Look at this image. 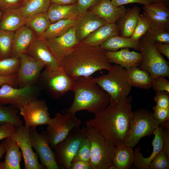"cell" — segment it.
Instances as JSON below:
<instances>
[{"label":"cell","mask_w":169,"mask_h":169,"mask_svg":"<svg viewBox=\"0 0 169 169\" xmlns=\"http://www.w3.org/2000/svg\"><path fill=\"white\" fill-rule=\"evenodd\" d=\"M19 58L10 57L0 60V76L17 74L20 65Z\"/></svg>","instance_id":"36"},{"label":"cell","mask_w":169,"mask_h":169,"mask_svg":"<svg viewBox=\"0 0 169 169\" xmlns=\"http://www.w3.org/2000/svg\"><path fill=\"white\" fill-rule=\"evenodd\" d=\"M151 87L156 93L161 91L169 92V81L165 77L159 76L152 80Z\"/></svg>","instance_id":"43"},{"label":"cell","mask_w":169,"mask_h":169,"mask_svg":"<svg viewBox=\"0 0 169 169\" xmlns=\"http://www.w3.org/2000/svg\"><path fill=\"white\" fill-rule=\"evenodd\" d=\"M78 16L65 20H62L51 23L45 33L39 37L46 40L59 37L66 33L75 24Z\"/></svg>","instance_id":"31"},{"label":"cell","mask_w":169,"mask_h":169,"mask_svg":"<svg viewBox=\"0 0 169 169\" xmlns=\"http://www.w3.org/2000/svg\"><path fill=\"white\" fill-rule=\"evenodd\" d=\"M100 0H77L78 10L81 14L97 4Z\"/></svg>","instance_id":"47"},{"label":"cell","mask_w":169,"mask_h":169,"mask_svg":"<svg viewBox=\"0 0 169 169\" xmlns=\"http://www.w3.org/2000/svg\"><path fill=\"white\" fill-rule=\"evenodd\" d=\"M27 19L17 7L3 11L0 29L15 32L25 25Z\"/></svg>","instance_id":"23"},{"label":"cell","mask_w":169,"mask_h":169,"mask_svg":"<svg viewBox=\"0 0 169 169\" xmlns=\"http://www.w3.org/2000/svg\"><path fill=\"white\" fill-rule=\"evenodd\" d=\"M51 3L59 5H69L77 3V0H50Z\"/></svg>","instance_id":"54"},{"label":"cell","mask_w":169,"mask_h":169,"mask_svg":"<svg viewBox=\"0 0 169 169\" xmlns=\"http://www.w3.org/2000/svg\"><path fill=\"white\" fill-rule=\"evenodd\" d=\"M45 64V68L56 69L62 67L60 62L53 53L45 40L36 38L25 53Z\"/></svg>","instance_id":"17"},{"label":"cell","mask_w":169,"mask_h":169,"mask_svg":"<svg viewBox=\"0 0 169 169\" xmlns=\"http://www.w3.org/2000/svg\"><path fill=\"white\" fill-rule=\"evenodd\" d=\"M51 3L50 0H27L17 8L28 18L38 13H46Z\"/></svg>","instance_id":"32"},{"label":"cell","mask_w":169,"mask_h":169,"mask_svg":"<svg viewBox=\"0 0 169 169\" xmlns=\"http://www.w3.org/2000/svg\"><path fill=\"white\" fill-rule=\"evenodd\" d=\"M161 1L162 3L169 8V0H161Z\"/></svg>","instance_id":"56"},{"label":"cell","mask_w":169,"mask_h":169,"mask_svg":"<svg viewBox=\"0 0 169 169\" xmlns=\"http://www.w3.org/2000/svg\"><path fill=\"white\" fill-rule=\"evenodd\" d=\"M36 37L33 31L26 25L15 31L11 57L19 58L25 54Z\"/></svg>","instance_id":"22"},{"label":"cell","mask_w":169,"mask_h":169,"mask_svg":"<svg viewBox=\"0 0 169 169\" xmlns=\"http://www.w3.org/2000/svg\"><path fill=\"white\" fill-rule=\"evenodd\" d=\"M139 51L142 56L139 68L147 72L152 80L159 76L168 77V62L158 52L155 43L144 36L139 41Z\"/></svg>","instance_id":"7"},{"label":"cell","mask_w":169,"mask_h":169,"mask_svg":"<svg viewBox=\"0 0 169 169\" xmlns=\"http://www.w3.org/2000/svg\"><path fill=\"white\" fill-rule=\"evenodd\" d=\"M0 88V105L10 104L17 109L38 99L40 90L38 85L23 88L5 84Z\"/></svg>","instance_id":"11"},{"label":"cell","mask_w":169,"mask_h":169,"mask_svg":"<svg viewBox=\"0 0 169 169\" xmlns=\"http://www.w3.org/2000/svg\"><path fill=\"white\" fill-rule=\"evenodd\" d=\"M16 129L17 128L11 123H0V140L11 137Z\"/></svg>","instance_id":"46"},{"label":"cell","mask_w":169,"mask_h":169,"mask_svg":"<svg viewBox=\"0 0 169 169\" xmlns=\"http://www.w3.org/2000/svg\"><path fill=\"white\" fill-rule=\"evenodd\" d=\"M46 13L50 23L74 18L80 14L78 10L77 3L59 5L51 3Z\"/></svg>","instance_id":"26"},{"label":"cell","mask_w":169,"mask_h":169,"mask_svg":"<svg viewBox=\"0 0 169 169\" xmlns=\"http://www.w3.org/2000/svg\"><path fill=\"white\" fill-rule=\"evenodd\" d=\"M2 14V11L1 10H0V21H1V19Z\"/></svg>","instance_id":"59"},{"label":"cell","mask_w":169,"mask_h":169,"mask_svg":"<svg viewBox=\"0 0 169 169\" xmlns=\"http://www.w3.org/2000/svg\"><path fill=\"white\" fill-rule=\"evenodd\" d=\"M28 131L29 128L23 125L17 128L11 136L18 144L21 150L24 169H46L39 163L38 155L33 151L29 139Z\"/></svg>","instance_id":"15"},{"label":"cell","mask_w":169,"mask_h":169,"mask_svg":"<svg viewBox=\"0 0 169 169\" xmlns=\"http://www.w3.org/2000/svg\"><path fill=\"white\" fill-rule=\"evenodd\" d=\"M100 46H92L81 42L60 62L61 66L74 78L90 76L102 69L108 70L111 65Z\"/></svg>","instance_id":"2"},{"label":"cell","mask_w":169,"mask_h":169,"mask_svg":"<svg viewBox=\"0 0 169 169\" xmlns=\"http://www.w3.org/2000/svg\"><path fill=\"white\" fill-rule=\"evenodd\" d=\"M17 74L8 76H0V86L7 84L14 87H17Z\"/></svg>","instance_id":"50"},{"label":"cell","mask_w":169,"mask_h":169,"mask_svg":"<svg viewBox=\"0 0 169 169\" xmlns=\"http://www.w3.org/2000/svg\"><path fill=\"white\" fill-rule=\"evenodd\" d=\"M81 120L75 113L55 114L45 131L49 143L52 149L64 140L74 127L80 126Z\"/></svg>","instance_id":"9"},{"label":"cell","mask_w":169,"mask_h":169,"mask_svg":"<svg viewBox=\"0 0 169 169\" xmlns=\"http://www.w3.org/2000/svg\"><path fill=\"white\" fill-rule=\"evenodd\" d=\"M143 14L149 23L150 28L149 30H155L169 28V18L145 10H143Z\"/></svg>","instance_id":"37"},{"label":"cell","mask_w":169,"mask_h":169,"mask_svg":"<svg viewBox=\"0 0 169 169\" xmlns=\"http://www.w3.org/2000/svg\"><path fill=\"white\" fill-rule=\"evenodd\" d=\"M155 46L158 52L161 54L165 56L169 59V43H154Z\"/></svg>","instance_id":"53"},{"label":"cell","mask_w":169,"mask_h":169,"mask_svg":"<svg viewBox=\"0 0 169 169\" xmlns=\"http://www.w3.org/2000/svg\"><path fill=\"white\" fill-rule=\"evenodd\" d=\"M45 40L60 63L80 43L76 36L75 25L63 34L55 38Z\"/></svg>","instance_id":"16"},{"label":"cell","mask_w":169,"mask_h":169,"mask_svg":"<svg viewBox=\"0 0 169 169\" xmlns=\"http://www.w3.org/2000/svg\"><path fill=\"white\" fill-rule=\"evenodd\" d=\"M106 23L105 20L88 10L80 14L75 24L78 39L82 42L90 33Z\"/></svg>","instance_id":"18"},{"label":"cell","mask_w":169,"mask_h":169,"mask_svg":"<svg viewBox=\"0 0 169 169\" xmlns=\"http://www.w3.org/2000/svg\"><path fill=\"white\" fill-rule=\"evenodd\" d=\"M105 74L94 78L93 80L110 96V104L127 98L131 86L128 82L125 68L115 64L111 65Z\"/></svg>","instance_id":"4"},{"label":"cell","mask_w":169,"mask_h":169,"mask_svg":"<svg viewBox=\"0 0 169 169\" xmlns=\"http://www.w3.org/2000/svg\"><path fill=\"white\" fill-rule=\"evenodd\" d=\"M162 137L163 145V149L169 157V129L163 127Z\"/></svg>","instance_id":"51"},{"label":"cell","mask_w":169,"mask_h":169,"mask_svg":"<svg viewBox=\"0 0 169 169\" xmlns=\"http://www.w3.org/2000/svg\"><path fill=\"white\" fill-rule=\"evenodd\" d=\"M119 31L115 23H107L90 33L82 42L90 46H100L111 37L118 35Z\"/></svg>","instance_id":"24"},{"label":"cell","mask_w":169,"mask_h":169,"mask_svg":"<svg viewBox=\"0 0 169 169\" xmlns=\"http://www.w3.org/2000/svg\"><path fill=\"white\" fill-rule=\"evenodd\" d=\"M107 169H117L116 166L113 164L109 166Z\"/></svg>","instance_id":"57"},{"label":"cell","mask_w":169,"mask_h":169,"mask_svg":"<svg viewBox=\"0 0 169 169\" xmlns=\"http://www.w3.org/2000/svg\"><path fill=\"white\" fill-rule=\"evenodd\" d=\"M132 99L110 104L85 123L100 132L116 146L124 144L129 130L134 112L131 108Z\"/></svg>","instance_id":"1"},{"label":"cell","mask_w":169,"mask_h":169,"mask_svg":"<svg viewBox=\"0 0 169 169\" xmlns=\"http://www.w3.org/2000/svg\"><path fill=\"white\" fill-rule=\"evenodd\" d=\"M72 90L74 98L71 106L63 110V114L76 113L86 110L95 115L100 112L110 103L109 95L90 76L75 78Z\"/></svg>","instance_id":"3"},{"label":"cell","mask_w":169,"mask_h":169,"mask_svg":"<svg viewBox=\"0 0 169 169\" xmlns=\"http://www.w3.org/2000/svg\"><path fill=\"white\" fill-rule=\"evenodd\" d=\"M14 32L0 29V60L11 57Z\"/></svg>","instance_id":"35"},{"label":"cell","mask_w":169,"mask_h":169,"mask_svg":"<svg viewBox=\"0 0 169 169\" xmlns=\"http://www.w3.org/2000/svg\"><path fill=\"white\" fill-rule=\"evenodd\" d=\"M169 157L162 149L150 164L149 169H169Z\"/></svg>","instance_id":"42"},{"label":"cell","mask_w":169,"mask_h":169,"mask_svg":"<svg viewBox=\"0 0 169 169\" xmlns=\"http://www.w3.org/2000/svg\"><path fill=\"white\" fill-rule=\"evenodd\" d=\"M27 0H23V3L25 2Z\"/></svg>","instance_id":"60"},{"label":"cell","mask_w":169,"mask_h":169,"mask_svg":"<svg viewBox=\"0 0 169 169\" xmlns=\"http://www.w3.org/2000/svg\"><path fill=\"white\" fill-rule=\"evenodd\" d=\"M50 23L46 13H40L27 18L25 25L31 28L37 37L41 36L46 32Z\"/></svg>","instance_id":"33"},{"label":"cell","mask_w":169,"mask_h":169,"mask_svg":"<svg viewBox=\"0 0 169 169\" xmlns=\"http://www.w3.org/2000/svg\"><path fill=\"white\" fill-rule=\"evenodd\" d=\"M100 46L107 51H115L120 49L130 48L139 51V41L134 42L130 37L119 36L118 35L111 37Z\"/></svg>","instance_id":"30"},{"label":"cell","mask_w":169,"mask_h":169,"mask_svg":"<svg viewBox=\"0 0 169 169\" xmlns=\"http://www.w3.org/2000/svg\"><path fill=\"white\" fill-rule=\"evenodd\" d=\"M90 144L88 138L86 137L80 143L72 161H82L90 163Z\"/></svg>","instance_id":"40"},{"label":"cell","mask_w":169,"mask_h":169,"mask_svg":"<svg viewBox=\"0 0 169 169\" xmlns=\"http://www.w3.org/2000/svg\"><path fill=\"white\" fill-rule=\"evenodd\" d=\"M105 54L111 63H114L125 69L138 67L142 61L141 53L130 51L123 48L115 51H105Z\"/></svg>","instance_id":"21"},{"label":"cell","mask_w":169,"mask_h":169,"mask_svg":"<svg viewBox=\"0 0 169 169\" xmlns=\"http://www.w3.org/2000/svg\"><path fill=\"white\" fill-rule=\"evenodd\" d=\"M75 79L67 74L62 67L56 69L45 68L41 73L38 85L49 96L58 99L72 90Z\"/></svg>","instance_id":"6"},{"label":"cell","mask_w":169,"mask_h":169,"mask_svg":"<svg viewBox=\"0 0 169 169\" xmlns=\"http://www.w3.org/2000/svg\"><path fill=\"white\" fill-rule=\"evenodd\" d=\"M163 127L159 126L153 131L152 134L154 138L152 144L153 150L151 155L147 157H145L141 151V147H136L134 151V164L138 169H149L150 164L156 156L163 149L162 137Z\"/></svg>","instance_id":"20"},{"label":"cell","mask_w":169,"mask_h":169,"mask_svg":"<svg viewBox=\"0 0 169 169\" xmlns=\"http://www.w3.org/2000/svg\"><path fill=\"white\" fill-rule=\"evenodd\" d=\"M149 23L143 14H140L133 34L130 38L134 42H138L149 30Z\"/></svg>","instance_id":"38"},{"label":"cell","mask_w":169,"mask_h":169,"mask_svg":"<svg viewBox=\"0 0 169 169\" xmlns=\"http://www.w3.org/2000/svg\"><path fill=\"white\" fill-rule=\"evenodd\" d=\"M6 150V144L5 140L0 144V160L3 154L5 153ZM0 169H2L0 163Z\"/></svg>","instance_id":"55"},{"label":"cell","mask_w":169,"mask_h":169,"mask_svg":"<svg viewBox=\"0 0 169 169\" xmlns=\"http://www.w3.org/2000/svg\"><path fill=\"white\" fill-rule=\"evenodd\" d=\"M143 10L147 11L159 16L169 18V8L162 2H152L144 5Z\"/></svg>","instance_id":"41"},{"label":"cell","mask_w":169,"mask_h":169,"mask_svg":"<svg viewBox=\"0 0 169 169\" xmlns=\"http://www.w3.org/2000/svg\"><path fill=\"white\" fill-rule=\"evenodd\" d=\"M141 9L139 7L135 6L126 11L124 15L119 20L117 26L121 36L131 37L136 25Z\"/></svg>","instance_id":"28"},{"label":"cell","mask_w":169,"mask_h":169,"mask_svg":"<svg viewBox=\"0 0 169 169\" xmlns=\"http://www.w3.org/2000/svg\"><path fill=\"white\" fill-rule=\"evenodd\" d=\"M28 135L31 145L39 156L40 163L47 169H59L45 131L39 133L36 128L30 127L29 128Z\"/></svg>","instance_id":"12"},{"label":"cell","mask_w":169,"mask_h":169,"mask_svg":"<svg viewBox=\"0 0 169 169\" xmlns=\"http://www.w3.org/2000/svg\"><path fill=\"white\" fill-rule=\"evenodd\" d=\"M112 3L117 6L132 3H138L144 5H148L151 2L150 0H111Z\"/></svg>","instance_id":"49"},{"label":"cell","mask_w":169,"mask_h":169,"mask_svg":"<svg viewBox=\"0 0 169 169\" xmlns=\"http://www.w3.org/2000/svg\"><path fill=\"white\" fill-rule=\"evenodd\" d=\"M133 147L124 144L116 146L113 158V164L117 169H128L134 163Z\"/></svg>","instance_id":"29"},{"label":"cell","mask_w":169,"mask_h":169,"mask_svg":"<svg viewBox=\"0 0 169 169\" xmlns=\"http://www.w3.org/2000/svg\"><path fill=\"white\" fill-rule=\"evenodd\" d=\"M86 137V127H76L70 131L64 140L57 145L54 152L59 166L62 169H70L81 142Z\"/></svg>","instance_id":"10"},{"label":"cell","mask_w":169,"mask_h":169,"mask_svg":"<svg viewBox=\"0 0 169 169\" xmlns=\"http://www.w3.org/2000/svg\"><path fill=\"white\" fill-rule=\"evenodd\" d=\"M160 124L152 112L145 108L137 110L134 112L124 144L133 148L142 138L151 136Z\"/></svg>","instance_id":"8"},{"label":"cell","mask_w":169,"mask_h":169,"mask_svg":"<svg viewBox=\"0 0 169 169\" xmlns=\"http://www.w3.org/2000/svg\"><path fill=\"white\" fill-rule=\"evenodd\" d=\"M156 105L165 109H169V92L161 91L156 92L154 98Z\"/></svg>","instance_id":"44"},{"label":"cell","mask_w":169,"mask_h":169,"mask_svg":"<svg viewBox=\"0 0 169 169\" xmlns=\"http://www.w3.org/2000/svg\"><path fill=\"white\" fill-rule=\"evenodd\" d=\"M23 0H0V10L2 11L19 6Z\"/></svg>","instance_id":"48"},{"label":"cell","mask_w":169,"mask_h":169,"mask_svg":"<svg viewBox=\"0 0 169 169\" xmlns=\"http://www.w3.org/2000/svg\"><path fill=\"white\" fill-rule=\"evenodd\" d=\"M152 2H162L161 0H150Z\"/></svg>","instance_id":"58"},{"label":"cell","mask_w":169,"mask_h":169,"mask_svg":"<svg viewBox=\"0 0 169 169\" xmlns=\"http://www.w3.org/2000/svg\"><path fill=\"white\" fill-rule=\"evenodd\" d=\"M144 36L148 40L154 43H169V28L148 30Z\"/></svg>","instance_id":"39"},{"label":"cell","mask_w":169,"mask_h":169,"mask_svg":"<svg viewBox=\"0 0 169 169\" xmlns=\"http://www.w3.org/2000/svg\"><path fill=\"white\" fill-rule=\"evenodd\" d=\"M90 8L88 11L103 19L107 23H115L127 11L123 5L116 6L110 0H100Z\"/></svg>","instance_id":"19"},{"label":"cell","mask_w":169,"mask_h":169,"mask_svg":"<svg viewBox=\"0 0 169 169\" xmlns=\"http://www.w3.org/2000/svg\"><path fill=\"white\" fill-rule=\"evenodd\" d=\"M20 114L25 122V126L28 128L35 127L50 123L51 118L48 107L44 100L38 99L33 100L19 109Z\"/></svg>","instance_id":"14"},{"label":"cell","mask_w":169,"mask_h":169,"mask_svg":"<svg viewBox=\"0 0 169 169\" xmlns=\"http://www.w3.org/2000/svg\"><path fill=\"white\" fill-rule=\"evenodd\" d=\"M5 141L6 156L4 161L0 163L2 169H20L22 153L19 146L11 137Z\"/></svg>","instance_id":"25"},{"label":"cell","mask_w":169,"mask_h":169,"mask_svg":"<svg viewBox=\"0 0 169 169\" xmlns=\"http://www.w3.org/2000/svg\"><path fill=\"white\" fill-rule=\"evenodd\" d=\"M152 109L154 118L160 123L169 120V109H164L157 105L153 107Z\"/></svg>","instance_id":"45"},{"label":"cell","mask_w":169,"mask_h":169,"mask_svg":"<svg viewBox=\"0 0 169 169\" xmlns=\"http://www.w3.org/2000/svg\"><path fill=\"white\" fill-rule=\"evenodd\" d=\"M125 69L127 81L131 86L144 89L151 87L152 79L147 72L138 67Z\"/></svg>","instance_id":"27"},{"label":"cell","mask_w":169,"mask_h":169,"mask_svg":"<svg viewBox=\"0 0 169 169\" xmlns=\"http://www.w3.org/2000/svg\"><path fill=\"white\" fill-rule=\"evenodd\" d=\"M70 169H93L89 163L79 160L72 162Z\"/></svg>","instance_id":"52"},{"label":"cell","mask_w":169,"mask_h":169,"mask_svg":"<svg viewBox=\"0 0 169 169\" xmlns=\"http://www.w3.org/2000/svg\"><path fill=\"white\" fill-rule=\"evenodd\" d=\"M86 126L87 137L90 144V163L93 169H107L113 164L116 146L93 127Z\"/></svg>","instance_id":"5"},{"label":"cell","mask_w":169,"mask_h":169,"mask_svg":"<svg viewBox=\"0 0 169 169\" xmlns=\"http://www.w3.org/2000/svg\"><path fill=\"white\" fill-rule=\"evenodd\" d=\"M20 63L17 74V83L19 88L36 85L45 64L25 54L19 57Z\"/></svg>","instance_id":"13"},{"label":"cell","mask_w":169,"mask_h":169,"mask_svg":"<svg viewBox=\"0 0 169 169\" xmlns=\"http://www.w3.org/2000/svg\"><path fill=\"white\" fill-rule=\"evenodd\" d=\"M18 113V109L13 105H0V123H10L17 128L23 126V121Z\"/></svg>","instance_id":"34"}]
</instances>
